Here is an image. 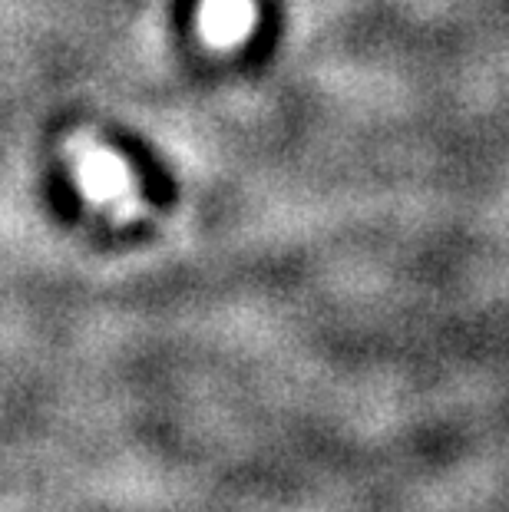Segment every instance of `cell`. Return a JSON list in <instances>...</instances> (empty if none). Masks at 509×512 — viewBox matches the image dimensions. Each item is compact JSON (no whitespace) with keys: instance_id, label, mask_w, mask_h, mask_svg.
I'll return each mask as SVG.
<instances>
[{"instance_id":"1","label":"cell","mask_w":509,"mask_h":512,"mask_svg":"<svg viewBox=\"0 0 509 512\" xmlns=\"http://www.w3.org/2000/svg\"><path fill=\"white\" fill-rule=\"evenodd\" d=\"M67 156L73 166V179H77V189L93 209H103L119 222L136 219L143 212L136 179L119 152L96 143L93 136H73L67 143Z\"/></svg>"},{"instance_id":"2","label":"cell","mask_w":509,"mask_h":512,"mask_svg":"<svg viewBox=\"0 0 509 512\" xmlns=\"http://www.w3.org/2000/svg\"><path fill=\"white\" fill-rule=\"evenodd\" d=\"M199 27L212 47H232L252 30V4L248 0H205Z\"/></svg>"}]
</instances>
